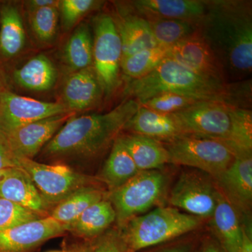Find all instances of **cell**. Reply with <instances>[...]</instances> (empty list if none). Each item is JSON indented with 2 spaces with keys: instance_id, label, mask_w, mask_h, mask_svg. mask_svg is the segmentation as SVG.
<instances>
[{
  "instance_id": "obj_13",
  "label": "cell",
  "mask_w": 252,
  "mask_h": 252,
  "mask_svg": "<svg viewBox=\"0 0 252 252\" xmlns=\"http://www.w3.org/2000/svg\"><path fill=\"white\" fill-rule=\"evenodd\" d=\"M168 58L203 77L228 83L214 51L198 31L169 48Z\"/></svg>"
},
{
  "instance_id": "obj_37",
  "label": "cell",
  "mask_w": 252,
  "mask_h": 252,
  "mask_svg": "<svg viewBox=\"0 0 252 252\" xmlns=\"http://www.w3.org/2000/svg\"><path fill=\"white\" fill-rule=\"evenodd\" d=\"M16 167L14 157L4 144L0 142V171Z\"/></svg>"
},
{
  "instance_id": "obj_35",
  "label": "cell",
  "mask_w": 252,
  "mask_h": 252,
  "mask_svg": "<svg viewBox=\"0 0 252 252\" xmlns=\"http://www.w3.org/2000/svg\"><path fill=\"white\" fill-rule=\"evenodd\" d=\"M100 1L94 0H64L60 1V7L64 27L69 29L91 11L95 9Z\"/></svg>"
},
{
  "instance_id": "obj_10",
  "label": "cell",
  "mask_w": 252,
  "mask_h": 252,
  "mask_svg": "<svg viewBox=\"0 0 252 252\" xmlns=\"http://www.w3.org/2000/svg\"><path fill=\"white\" fill-rule=\"evenodd\" d=\"M219 189L211 179L198 171L182 172L170 193L172 206L199 218H211Z\"/></svg>"
},
{
  "instance_id": "obj_45",
  "label": "cell",
  "mask_w": 252,
  "mask_h": 252,
  "mask_svg": "<svg viewBox=\"0 0 252 252\" xmlns=\"http://www.w3.org/2000/svg\"><path fill=\"white\" fill-rule=\"evenodd\" d=\"M64 252V251H54V252Z\"/></svg>"
},
{
  "instance_id": "obj_25",
  "label": "cell",
  "mask_w": 252,
  "mask_h": 252,
  "mask_svg": "<svg viewBox=\"0 0 252 252\" xmlns=\"http://www.w3.org/2000/svg\"><path fill=\"white\" fill-rule=\"evenodd\" d=\"M57 76L54 63L43 54L32 58L14 73V80L18 85L34 91L52 89L56 84Z\"/></svg>"
},
{
  "instance_id": "obj_43",
  "label": "cell",
  "mask_w": 252,
  "mask_h": 252,
  "mask_svg": "<svg viewBox=\"0 0 252 252\" xmlns=\"http://www.w3.org/2000/svg\"><path fill=\"white\" fill-rule=\"evenodd\" d=\"M1 170V171H0V180H1V178H2L3 176L5 175V173H6V170Z\"/></svg>"
},
{
  "instance_id": "obj_3",
  "label": "cell",
  "mask_w": 252,
  "mask_h": 252,
  "mask_svg": "<svg viewBox=\"0 0 252 252\" xmlns=\"http://www.w3.org/2000/svg\"><path fill=\"white\" fill-rule=\"evenodd\" d=\"M140 106L130 99L105 114L72 116L44 147V154L56 158L95 157L115 141Z\"/></svg>"
},
{
  "instance_id": "obj_1",
  "label": "cell",
  "mask_w": 252,
  "mask_h": 252,
  "mask_svg": "<svg viewBox=\"0 0 252 252\" xmlns=\"http://www.w3.org/2000/svg\"><path fill=\"white\" fill-rule=\"evenodd\" d=\"M198 31L221 63L225 74L243 79L252 69L251 1H206Z\"/></svg>"
},
{
  "instance_id": "obj_15",
  "label": "cell",
  "mask_w": 252,
  "mask_h": 252,
  "mask_svg": "<svg viewBox=\"0 0 252 252\" xmlns=\"http://www.w3.org/2000/svg\"><path fill=\"white\" fill-rule=\"evenodd\" d=\"M217 188L236 209L248 213L252 201V156H236L231 165L216 179Z\"/></svg>"
},
{
  "instance_id": "obj_4",
  "label": "cell",
  "mask_w": 252,
  "mask_h": 252,
  "mask_svg": "<svg viewBox=\"0 0 252 252\" xmlns=\"http://www.w3.org/2000/svg\"><path fill=\"white\" fill-rule=\"evenodd\" d=\"M201 221V218L175 207H158L131 219L119 229L130 251L135 252L196 229Z\"/></svg>"
},
{
  "instance_id": "obj_31",
  "label": "cell",
  "mask_w": 252,
  "mask_h": 252,
  "mask_svg": "<svg viewBox=\"0 0 252 252\" xmlns=\"http://www.w3.org/2000/svg\"><path fill=\"white\" fill-rule=\"evenodd\" d=\"M146 19L148 21L158 46L170 47L191 35L198 29V23L193 21L159 18Z\"/></svg>"
},
{
  "instance_id": "obj_41",
  "label": "cell",
  "mask_w": 252,
  "mask_h": 252,
  "mask_svg": "<svg viewBox=\"0 0 252 252\" xmlns=\"http://www.w3.org/2000/svg\"><path fill=\"white\" fill-rule=\"evenodd\" d=\"M158 252H191V247L189 245H180L164 249L161 251Z\"/></svg>"
},
{
  "instance_id": "obj_33",
  "label": "cell",
  "mask_w": 252,
  "mask_h": 252,
  "mask_svg": "<svg viewBox=\"0 0 252 252\" xmlns=\"http://www.w3.org/2000/svg\"><path fill=\"white\" fill-rule=\"evenodd\" d=\"M57 9L52 6L32 11V28L39 41L49 42L56 37L59 21Z\"/></svg>"
},
{
  "instance_id": "obj_14",
  "label": "cell",
  "mask_w": 252,
  "mask_h": 252,
  "mask_svg": "<svg viewBox=\"0 0 252 252\" xmlns=\"http://www.w3.org/2000/svg\"><path fill=\"white\" fill-rule=\"evenodd\" d=\"M67 231V225L42 217L0 231V252H31L50 239Z\"/></svg>"
},
{
  "instance_id": "obj_32",
  "label": "cell",
  "mask_w": 252,
  "mask_h": 252,
  "mask_svg": "<svg viewBox=\"0 0 252 252\" xmlns=\"http://www.w3.org/2000/svg\"><path fill=\"white\" fill-rule=\"evenodd\" d=\"M203 101L198 100L172 93H162L140 103L144 107L162 113L171 114L193 107Z\"/></svg>"
},
{
  "instance_id": "obj_27",
  "label": "cell",
  "mask_w": 252,
  "mask_h": 252,
  "mask_svg": "<svg viewBox=\"0 0 252 252\" xmlns=\"http://www.w3.org/2000/svg\"><path fill=\"white\" fill-rule=\"evenodd\" d=\"M26 44V32L17 8L6 5L1 11L0 51L6 58L19 54Z\"/></svg>"
},
{
  "instance_id": "obj_30",
  "label": "cell",
  "mask_w": 252,
  "mask_h": 252,
  "mask_svg": "<svg viewBox=\"0 0 252 252\" xmlns=\"http://www.w3.org/2000/svg\"><path fill=\"white\" fill-rule=\"evenodd\" d=\"M93 55L94 40L90 30L86 25H82L74 31L64 46V61L76 72L91 67Z\"/></svg>"
},
{
  "instance_id": "obj_40",
  "label": "cell",
  "mask_w": 252,
  "mask_h": 252,
  "mask_svg": "<svg viewBox=\"0 0 252 252\" xmlns=\"http://www.w3.org/2000/svg\"><path fill=\"white\" fill-rule=\"evenodd\" d=\"M238 252H252V236L248 235L245 230H244L243 243Z\"/></svg>"
},
{
  "instance_id": "obj_21",
  "label": "cell",
  "mask_w": 252,
  "mask_h": 252,
  "mask_svg": "<svg viewBox=\"0 0 252 252\" xmlns=\"http://www.w3.org/2000/svg\"><path fill=\"white\" fill-rule=\"evenodd\" d=\"M114 21L122 40V59L158 46L148 21L135 10L124 12Z\"/></svg>"
},
{
  "instance_id": "obj_20",
  "label": "cell",
  "mask_w": 252,
  "mask_h": 252,
  "mask_svg": "<svg viewBox=\"0 0 252 252\" xmlns=\"http://www.w3.org/2000/svg\"><path fill=\"white\" fill-rule=\"evenodd\" d=\"M125 129L157 140L170 141L184 136L172 114H162L140 105Z\"/></svg>"
},
{
  "instance_id": "obj_28",
  "label": "cell",
  "mask_w": 252,
  "mask_h": 252,
  "mask_svg": "<svg viewBox=\"0 0 252 252\" xmlns=\"http://www.w3.org/2000/svg\"><path fill=\"white\" fill-rule=\"evenodd\" d=\"M230 127L223 142L236 156L252 154V112L246 107L231 106L229 109Z\"/></svg>"
},
{
  "instance_id": "obj_9",
  "label": "cell",
  "mask_w": 252,
  "mask_h": 252,
  "mask_svg": "<svg viewBox=\"0 0 252 252\" xmlns=\"http://www.w3.org/2000/svg\"><path fill=\"white\" fill-rule=\"evenodd\" d=\"M232 105L203 101L172 114L184 136H193L224 142L229 133V109Z\"/></svg>"
},
{
  "instance_id": "obj_16",
  "label": "cell",
  "mask_w": 252,
  "mask_h": 252,
  "mask_svg": "<svg viewBox=\"0 0 252 252\" xmlns=\"http://www.w3.org/2000/svg\"><path fill=\"white\" fill-rule=\"evenodd\" d=\"M0 198L6 199L42 217H48L46 215L51 208L27 172L19 167L8 169L0 180Z\"/></svg>"
},
{
  "instance_id": "obj_39",
  "label": "cell",
  "mask_w": 252,
  "mask_h": 252,
  "mask_svg": "<svg viewBox=\"0 0 252 252\" xmlns=\"http://www.w3.org/2000/svg\"><path fill=\"white\" fill-rule=\"evenodd\" d=\"M199 252H227L221 245L213 240H208L203 244Z\"/></svg>"
},
{
  "instance_id": "obj_19",
  "label": "cell",
  "mask_w": 252,
  "mask_h": 252,
  "mask_svg": "<svg viewBox=\"0 0 252 252\" xmlns=\"http://www.w3.org/2000/svg\"><path fill=\"white\" fill-rule=\"evenodd\" d=\"M102 90L94 67L76 71L64 84V99L70 112L85 110L94 105L102 94Z\"/></svg>"
},
{
  "instance_id": "obj_44",
  "label": "cell",
  "mask_w": 252,
  "mask_h": 252,
  "mask_svg": "<svg viewBox=\"0 0 252 252\" xmlns=\"http://www.w3.org/2000/svg\"><path fill=\"white\" fill-rule=\"evenodd\" d=\"M2 91V81H1V74H0V93Z\"/></svg>"
},
{
  "instance_id": "obj_22",
  "label": "cell",
  "mask_w": 252,
  "mask_h": 252,
  "mask_svg": "<svg viewBox=\"0 0 252 252\" xmlns=\"http://www.w3.org/2000/svg\"><path fill=\"white\" fill-rule=\"evenodd\" d=\"M121 137L140 171L159 170L169 163L168 152L160 140L135 133Z\"/></svg>"
},
{
  "instance_id": "obj_36",
  "label": "cell",
  "mask_w": 252,
  "mask_h": 252,
  "mask_svg": "<svg viewBox=\"0 0 252 252\" xmlns=\"http://www.w3.org/2000/svg\"><path fill=\"white\" fill-rule=\"evenodd\" d=\"M93 252H131L119 228H108L92 242Z\"/></svg>"
},
{
  "instance_id": "obj_38",
  "label": "cell",
  "mask_w": 252,
  "mask_h": 252,
  "mask_svg": "<svg viewBox=\"0 0 252 252\" xmlns=\"http://www.w3.org/2000/svg\"><path fill=\"white\" fill-rule=\"evenodd\" d=\"M30 9L32 11L36 9H42V8L52 7L60 5V1L54 0H33L29 2Z\"/></svg>"
},
{
  "instance_id": "obj_34",
  "label": "cell",
  "mask_w": 252,
  "mask_h": 252,
  "mask_svg": "<svg viewBox=\"0 0 252 252\" xmlns=\"http://www.w3.org/2000/svg\"><path fill=\"white\" fill-rule=\"evenodd\" d=\"M40 218L35 212L0 198V231Z\"/></svg>"
},
{
  "instance_id": "obj_17",
  "label": "cell",
  "mask_w": 252,
  "mask_h": 252,
  "mask_svg": "<svg viewBox=\"0 0 252 252\" xmlns=\"http://www.w3.org/2000/svg\"><path fill=\"white\" fill-rule=\"evenodd\" d=\"M144 18H167L198 23L205 14L207 1L200 0H136L131 2Z\"/></svg>"
},
{
  "instance_id": "obj_12",
  "label": "cell",
  "mask_w": 252,
  "mask_h": 252,
  "mask_svg": "<svg viewBox=\"0 0 252 252\" xmlns=\"http://www.w3.org/2000/svg\"><path fill=\"white\" fill-rule=\"evenodd\" d=\"M72 114L67 113L21 126L3 135L0 142L14 158L32 159Z\"/></svg>"
},
{
  "instance_id": "obj_42",
  "label": "cell",
  "mask_w": 252,
  "mask_h": 252,
  "mask_svg": "<svg viewBox=\"0 0 252 252\" xmlns=\"http://www.w3.org/2000/svg\"><path fill=\"white\" fill-rule=\"evenodd\" d=\"M75 252H93L92 242L83 244Z\"/></svg>"
},
{
  "instance_id": "obj_11",
  "label": "cell",
  "mask_w": 252,
  "mask_h": 252,
  "mask_svg": "<svg viewBox=\"0 0 252 252\" xmlns=\"http://www.w3.org/2000/svg\"><path fill=\"white\" fill-rule=\"evenodd\" d=\"M69 112H72L65 104L43 102L2 91L0 93V140L21 126Z\"/></svg>"
},
{
  "instance_id": "obj_6",
  "label": "cell",
  "mask_w": 252,
  "mask_h": 252,
  "mask_svg": "<svg viewBox=\"0 0 252 252\" xmlns=\"http://www.w3.org/2000/svg\"><path fill=\"white\" fill-rule=\"evenodd\" d=\"M167 142L169 163L198 169L215 180L235 160L233 151L221 141L185 135Z\"/></svg>"
},
{
  "instance_id": "obj_29",
  "label": "cell",
  "mask_w": 252,
  "mask_h": 252,
  "mask_svg": "<svg viewBox=\"0 0 252 252\" xmlns=\"http://www.w3.org/2000/svg\"><path fill=\"white\" fill-rule=\"evenodd\" d=\"M169 48L154 46L124 58L121 63L123 72L131 80L145 77L168 58Z\"/></svg>"
},
{
  "instance_id": "obj_26",
  "label": "cell",
  "mask_w": 252,
  "mask_h": 252,
  "mask_svg": "<svg viewBox=\"0 0 252 252\" xmlns=\"http://www.w3.org/2000/svg\"><path fill=\"white\" fill-rule=\"evenodd\" d=\"M106 193L96 185L82 187L56 205L49 216L63 224H71L86 209L105 198Z\"/></svg>"
},
{
  "instance_id": "obj_2",
  "label": "cell",
  "mask_w": 252,
  "mask_h": 252,
  "mask_svg": "<svg viewBox=\"0 0 252 252\" xmlns=\"http://www.w3.org/2000/svg\"><path fill=\"white\" fill-rule=\"evenodd\" d=\"M249 85L229 84L203 77L167 58L145 77L130 80L126 93L141 103L162 93H172L200 101L220 102L245 107L250 99Z\"/></svg>"
},
{
  "instance_id": "obj_23",
  "label": "cell",
  "mask_w": 252,
  "mask_h": 252,
  "mask_svg": "<svg viewBox=\"0 0 252 252\" xmlns=\"http://www.w3.org/2000/svg\"><path fill=\"white\" fill-rule=\"evenodd\" d=\"M139 172L140 170L124 145L122 137H118L98 180L107 186L109 192L112 191L125 185Z\"/></svg>"
},
{
  "instance_id": "obj_18",
  "label": "cell",
  "mask_w": 252,
  "mask_h": 252,
  "mask_svg": "<svg viewBox=\"0 0 252 252\" xmlns=\"http://www.w3.org/2000/svg\"><path fill=\"white\" fill-rule=\"evenodd\" d=\"M210 226L225 251L238 252L243 243V225L238 212L220 190Z\"/></svg>"
},
{
  "instance_id": "obj_5",
  "label": "cell",
  "mask_w": 252,
  "mask_h": 252,
  "mask_svg": "<svg viewBox=\"0 0 252 252\" xmlns=\"http://www.w3.org/2000/svg\"><path fill=\"white\" fill-rule=\"evenodd\" d=\"M167 187L166 176L160 170H142L125 185L107 192L106 198L115 210L119 228L160 203L166 193Z\"/></svg>"
},
{
  "instance_id": "obj_7",
  "label": "cell",
  "mask_w": 252,
  "mask_h": 252,
  "mask_svg": "<svg viewBox=\"0 0 252 252\" xmlns=\"http://www.w3.org/2000/svg\"><path fill=\"white\" fill-rule=\"evenodd\" d=\"M14 160L16 167L27 172L51 207L56 206L78 189L95 185L94 182L98 180L75 171L67 165H46L24 158H14Z\"/></svg>"
},
{
  "instance_id": "obj_8",
  "label": "cell",
  "mask_w": 252,
  "mask_h": 252,
  "mask_svg": "<svg viewBox=\"0 0 252 252\" xmlns=\"http://www.w3.org/2000/svg\"><path fill=\"white\" fill-rule=\"evenodd\" d=\"M122 44L114 18L101 14L94 22V69L102 92L109 95L119 84Z\"/></svg>"
},
{
  "instance_id": "obj_24",
  "label": "cell",
  "mask_w": 252,
  "mask_h": 252,
  "mask_svg": "<svg viewBox=\"0 0 252 252\" xmlns=\"http://www.w3.org/2000/svg\"><path fill=\"white\" fill-rule=\"evenodd\" d=\"M116 212L108 199L91 205L77 220L67 225V231L80 238L94 239L108 229L116 220Z\"/></svg>"
}]
</instances>
